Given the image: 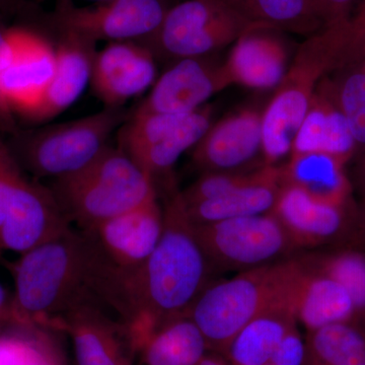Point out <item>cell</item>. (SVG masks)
I'll use <instances>...</instances> for the list:
<instances>
[{
    "instance_id": "6da1fadb",
    "label": "cell",
    "mask_w": 365,
    "mask_h": 365,
    "mask_svg": "<svg viewBox=\"0 0 365 365\" xmlns=\"http://www.w3.org/2000/svg\"><path fill=\"white\" fill-rule=\"evenodd\" d=\"M163 232L157 248L140 266L114 265L108 307L131 329L139 349L170 319L188 316L215 272L197 239L181 192L168 182Z\"/></svg>"
},
{
    "instance_id": "7a4b0ae2",
    "label": "cell",
    "mask_w": 365,
    "mask_h": 365,
    "mask_svg": "<svg viewBox=\"0 0 365 365\" xmlns=\"http://www.w3.org/2000/svg\"><path fill=\"white\" fill-rule=\"evenodd\" d=\"M106 266L107 258L93 237L76 227L20 255L7 267L14 278V307L21 327L54 331L57 322L78 307H104L101 285Z\"/></svg>"
},
{
    "instance_id": "3957f363",
    "label": "cell",
    "mask_w": 365,
    "mask_h": 365,
    "mask_svg": "<svg viewBox=\"0 0 365 365\" xmlns=\"http://www.w3.org/2000/svg\"><path fill=\"white\" fill-rule=\"evenodd\" d=\"M347 23V21H346ZM346 23L324 28L299 46L284 78L262 113V153L275 165L292 153L295 135L327 72L350 62Z\"/></svg>"
},
{
    "instance_id": "277c9868",
    "label": "cell",
    "mask_w": 365,
    "mask_h": 365,
    "mask_svg": "<svg viewBox=\"0 0 365 365\" xmlns=\"http://www.w3.org/2000/svg\"><path fill=\"white\" fill-rule=\"evenodd\" d=\"M49 187L67 220L83 232L158 196L150 175L111 145L83 169L51 180Z\"/></svg>"
},
{
    "instance_id": "5b68a950",
    "label": "cell",
    "mask_w": 365,
    "mask_h": 365,
    "mask_svg": "<svg viewBox=\"0 0 365 365\" xmlns=\"http://www.w3.org/2000/svg\"><path fill=\"white\" fill-rule=\"evenodd\" d=\"M302 257L242 271L210 283L195 300L188 317L198 327L209 351L223 355L232 338L252 319L278 302L290 300Z\"/></svg>"
},
{
    "instance_id": "8992f818",
    "label": "cell",
    "mask_w": 365,
    "mask_h": 365,
    "mask_svg": "<svg viewBox=\"0 0 365 365\" xmlns=\"http://www.w3.org/2000/svg\"><path fill=\"white\" fill-rule=\"evenodd\" d=\"M127 117L122 108H105L79 119L24 132L9 144L21 169L34 179H58L95 160Z\"/></svg>"
},
{
    "instance_id": "52a82bcc",
    "label": "cell",
    "mask_w": 365,
    "mask_h": 365,
    "mask_svg": "<svg viewBox=\"0 0 365 365\" xmlns=\"http://www.w3.org/2000/svg\"><path fill=\"white\" fill-rule=\"evenodd\" d=\"M256 25L230 0H185L170 6L157 32L140 41L155 56H208Z\"/></svg>"
},
{
    "instance_id": "ba28073f",
    "label": "cell",
    "mask_w": 365,
    "mask_h": 365,
    "mask_svg": "<svg viewBox=\"0 0 365 365\" xmlns=\"http://www.w3.org/2000/svg\"><path fill=\"white\" fill-rule=\"evenodd\" d=\"M194 225L213 271H242L289 259L297 249L273 213Z\"/></svg>"
},
{
    "instance_id": "9c48e42d",
    "label": "cell",
    "mask_w": 365,
    "mask_h": 365,
    "mask_svg": "<svg viewBox=\"0 0 365 365\" xmlns=\"http://www.w3.org/2000/svg\"><path fill=\"white\" fill-rule=\"evenodd\" d=\"M170 6L167 0H109L81 7L60 0L53 14L62 36L86 42H140L157 32Z\"/></svg>"
},
{
    "instance_id": "30bf717a",
    "label": "cell",
    "mask_w": 365,
    "mask_h": 365,
    "mask_svg": "<svg viewBox=\"0 0 365 365\" xmlns=\"http://www.w3.org/2000/svg\"><path fill=\"white\" fill-rule=\"evenodd\" d=\"M54 331L71 338L76 365L135 364L139 351L135 336L104 307H78L57 322Z\"/></svg>"
},
{
    "instance_id": "8fae6325",
    "label": "cell",
    "mask_w": 365,
    "mask_h": 365,
    "mask_svg": "<svg viewBox=\"0 0 365 365\" xmlns=\"http://www.w3.org/2000/svg\"><path fill=\"white\" fill-rule=\"evenodd\" d=\"M71 227L50 187L26 175L11 197L0 227V250L25 254Z\"/></svg>"
},
{
    "instance_id": "7c38bea8",
    "label": "cell",
    "mask_w": 365,
    "mask_h": 365,
    "mask_svg": "<svg viewBox=\"0 0 365 365\" xmlns=\"http://www.w3.org/2000/svg\"><path fill=\"white\" fill-rule=\"evenodd\" d=\"M14 56L0 71V109L31 118L39 107L56 66L55 48L37 34L13 29Z\"/></svg>"
},
{
    "instance_id": "4fadbf2b",
    "label": "cell",
    "mask_w": 365,
    "mask_h": 365,
    "mask_svg": "<svg viewBox=\"0 0 365 365\" xmlns=\"http://www.w3.org/2000/svg\"><path fill=\"white\" fill-rule=\"evenodd\" d=\"M155 78V54L141 43H108L96 52L91 83L105 108H122L153 88Z\"/></svg>"
},
{
    "instance_id": "5bb4252c",
    "label": "cell",
    "mask_w": 365,
    "mask_h": 365,
    "mask_svg": "<svg viewBox=\"0 0 365 365\" xmlns=\"http://www.w3.org/2000/svg\"><path fill=\"white\" fill-rule=\"evenodd\" d=\"M230 85L223 64L216 66L206 56L177 60L155 81L136 111L191 114Z\"/></svg>"
},
{
    "instance_id": "9a60e30c",
    "label": "cell",
    "mask_w": 365,
    "mask_h": 365,
    "mask_svg": "<svg viewBox=\"0 0 365 365\" xmlns=\"http://www.w3.org/2000/svg\"><path fill=\"white\" fill-rule=\"evenodd\" d=\"M163 232V210L155 196L86 232L113 265L131 269L148 260Z\"/></svg>"
},
{
    "instance_id": "2e32d148",
    "label": "cell",
    "mask_w": 365,
    "mask_h": 365,
    "mask_svg": "<svg viewBox=\"0 0 365 365\" xmlns=\"http://www.w3.org/2000/svg\"><path fill=\"white\" fill-rule=\"evenodd\" d=\"M262 153V113L244 109L209 127L192 148V162L206 172H239Z\"/></svg>"
},
{
    "instance_id": "e0dca14e",
    "label": "cell",
    "mask_w": 365,
    "mask_h": 365,
    "mask_svg": "<svg viewBox=\"0 0 365 365\" xmlns=\"http://www.w3.org/2000/svg\"><path fill=\"white\" fill-rule=\"evenodd\" d=\"M349 205L324 202L299 187L284 184L271 213L297 248H312L343 235L349 222Z\"/></svg>"
},
{
    "instance_id": "ac0fdd59",
    "label": "cell",
    "mask_w": 365,
    "mask_h": 365,
    "mask_svg": "<svg viewBox=\"0 0 365 365\" xmlns=\"http://www.w3.org/2000/svg\"><path fill=\"white\" fill-rule=\"evenodd\" d=\"M281 31L256 24L234 43L223 64L230 83L255 88H277L287 71V49Z\"/></svg>"
},
{
    "instance_id": "d6986e66",
    "label": "cell",
    "mask_w": 365,
    "mask_h": 365,
    "mask_svg": "<svg viewBox=\"0 0 365 365\" xmlns=\"http://www.w3.org/2000/svg\"><path fill=\"white\" fill-rule=\"evenodd\" d=\"M290 304L297 321L309 333L359 318L349 294L339 283L314 269L307 256L302 257V268L292 287Z\"/></svg>"
},
{
    "instance_id": "ffe728a7",
    "label": "cell",
    "mask_w": 365,
    "mask_h": 365,
    "mask_svg": "<svg viewBox=\"0 0 365 365\" xmlns=\"http://www.w3.org/2000/svg\"><path fill=\"white\" fill-rule=\"evenodd\" d=\"M357 144L331 95L325 78L319 83L292 144V155L323 153L349 162Z\"/></svg>"
},
{
    "instance_id": "44dd1931",
    "label": "cell",
    "mask_w": 365,
    "mask_h": 365,
    "mask_svg": "<svg viewBox=\"0 0 365 365\" xmlns=\"http://www.w3.org/2000/svg\"><path fill=\"white\" fill-rule=\"evenodd\" d=\"M282 186L281 168L264 165L244 186L211 200L188 205L184 203L185 208L195 225L267 215L272 212Z\"/></svg>"
},
{
    "instance_id": "7402d4cb",
    "label": "cell",
    "mask_w": 365,
    "mask_h": 365,
    "mask_svg": "<svg viewBox=\"0 0 365 365\" xmlns=\"http://www.w3.org/2000/svg\"><path fill=\"white\" fill-rule=\"evenodd\" d=\"M96 44L62 36L55 48L56 66L42 102L31 119H53L71 107L91 83Z\"/></svg>"
},
{
    "instance_id": "603a6c76",
    "label": "cell",
    "mask_w": 365,
    "mask_h": 365,
    "mask_svg": "<svg viewBox=\"0 0 365 365\" xmlns=\"http://www.w3.org/2000/svg\"><path fill=\"white\" fill-rule=\"evenodd\" d=\"M297 324L290 300L273 304L242 327L223 356L232 365H269L280 341Z\"/></svg>"
},
{
    "instance_id": "cb8c5ba5",
    "label": "cell",
    "mask_w": 365,
    "mask_h": 365,
    "mask_svg": "<svg viewBox=\"0 0 365 365\" xmlns=\"http://www.w3.org/2000/svg\"><path fill=\"white\" fill-rule=\"evenodd\" d=\"M345 165L323 153L292 155L289 163L281 167L283 185L299 187L324 202L349 205L352 188Z\"/></svg>"
},
{
    "instance_id": "d4e9b609",
    "label": "cell",
    "mask_w": 365,
    "mask_h": 365,
    "mask_svg": "<svg viewBox=\"0 0 365 365\" xmlns=\"http://www.w3.org/2000/svg\"><path fill=\"white\" fill-rule=\"evenodd\" d=\"M207 343L188 316L170 319L144 341L134 365H198Z\"/></svg>"
},
{
    "instance_id": "484cf974",
    "label": "cell",
    "mask_w": 365,
    "mask_h": 365,
    "mask_svg": "<svg viewBox=\"0 0 365 365\" xmlns=\"http://www.w3.org/2000/svg\"><path fill=\"white\" fill-rule=\"evenodd\" d=\"M211 117L212 111L207 106L187 115L158 143L134 158V162L157 184L158 180L170 174L182 153L192 150L205 135L211 126Z\"/></svg>"
},
{
    "instance_id": "4316f807",
    "label": "cell",
    "mask_w": 365,
    "mask_h": 365,
    "mask_svg": "<svg viewBox=\"0 0 365 365\" xmlns=\"http://www.w3.org/2000/svg\"><path fill=\"white\" fill-rule=\"evenodd\" d=\"M304 365H365V331L348 322L309 332Z\"/></svg>"
},
{
    "instance_id": "83f0119b",
    "label": "cell",
    "mask_w": 365,
    "mask_h": 365,
    "mask_svg": "<svg viewBox=\"0 0 365 365\" xmlns=\"http://www.w3.org/2000/svg\"><path fill=\"white\" fill-rule=\"evenodd\" d=\"M0 333V365H66L59 332L43 327Z\"/></svg>"
},
{
    "instance_id": "f1b7e54d",
    "label": "cell",
    "mask_w": 365,
    "mask_h": 365,
    "mask_svg": "<svg viewBox=\"0 0 365 365\" xmlns=\"http://www.w3.org/2000/svg\"><path fill=\"white\" fill-rule=\"evenodd\" d=\"M252 23L309 36L322 30L309 0H230Z\"/></svg>"
},
{
    "instance_id": "f546056e",
    "label": "cell",
    "mask_w": 365,
    "mask_h": 365,
    "mask_svg": "<svg viewBox=\"0 0 365 365\" xmlns=\"http://www.w3.org/2000/svg\"><path fill=\"white\" fill-rule=\"evenodd\" d=\"M307 257L314 269L344 288L351 297L359 317L365 319V253L348 249Z\"/></svg>"
},
{
    "instance_id": "4dcf8cb0",
    "label": "cell",
    "mask_w": 365,
    "mask_h": 365,
    "mask_svg": "<svg viewBox=\"0 0 365 365\" xmlns=\"http://www.w3.org/2000/svg\"><path fill=\"white\" fill-rule=\"evenodd\" d=\"M350 62L340 67L342 76L335 83L326 81L331 95L344 115L357 146H365V63Z\"/></svg>"
},
{
    "instance_id": "1f68e13d",
    "label": "cell",
    "mask_w": 365,
    "mask_h": 365,
    "mask_svg": "<svg viewBox=\"0 0 365 365\" xmlns=\"http://www.w3.org/2000/svg\"><path fill=\"white\" fill-rule=\"evenodd\" d=\"M259 169L250 172L203 173L189 188L181 192L182 201L188 205L225 195L253 180Z\"/></svg>"
},
{
    "instance_id": "d6a6232c",
    "label": "cell",
    "mask_w": 365,
    "mask_h": 365,
    "mask_svg": "<svg viewBox=\"0 0 365 365\" xmlns=\"http://www.w3.org/2000/svg\"><path fill=\"white\" fill-rule=\"evenodd\" d=\"M26 173L14 157L9 144L0 136V227L14 191Z\"/></svg>"
},
{
    "instance_id": "836d02e7",
    "label": "cell",
    "mask_w": 365,
    "mask_h": 365,
    "mask_svg": "<svg viewBox=\"0 0 365 365\" xmlns=\"http://www.w3.org/2000/svg\"><path fill=\"white\" fill-rule=\"evenodd\" d=\"M309 2L324 29L349 21L359 0H309Z\"/></svg>"
},
{
    "instance_id": "e575fe53",
    "label": "cell",
    "mask_w": 365,
    "mask_h": 365,
    "mask_svg": "<svg viewBox=\"0 0 365 365\" xmlns=\"http://www.w3.org/2000/svg\"><path fill=\"white\" fill-rule=\"evenodd\" d=\"M306 359L307 341L302 340L295 325L280 341L269 365H304Z\"/></svg>"
},
{
    "instance_id": "d590c367",
    "label": "cell",
    "mask_w": 365,
    "mask_h": 365,
    "mask_svg": "<svg viewBox=\"0 0 365 365\" xmlns=\"http://www.w3.org/2000/svg\"><path fill=\"white\" fill-rule=\"evenodd\" d=\"M348 40L353 58L360 60L365 56V0H360L356 11L346 24Z\"/></svg>"
},
{
    "instance_id": "8d00e7d4",
    "label": "cell",
    "mask_w": 365,
    "mask_h": 365,
    "mask_svg": "<svg viewBox=\"0 0 365 365\" xmlns=\"http://www.w3.org/2000/svg\"><path fill=\"white\" fill-rule=\"evenodd\" d=\"M0 326L7 328H21L20 319L14 311L13 294L0 284Z\"/></svg>"
},
{
    "instance_id": "74e56055",
    "label": "cell",
    "mask_w": 365,
    "mask_h": 365,
    "mask_svg": "<svg viewBox=\"0 0 365 365\" xmlns=\"http://www.w3.org/2000/svg\"><path fill=\"white\" fill-rule=\"evenodd\" d=\"M14 56V30L0 28V71L6 68Z\"/></svg>"
},
{
    "instance_id": "f35d334b",
    "label": "cell",
    "mask_w": 365,
    "mask_h": 365,
    "mask_svg": "<svg viewBox=\"0 0 365 365\" xmlns=\"http://www.w3.org/2000/svg\"><path fill=\"white\" fill-rule=\"evenodd\" d=\"M198 365H227V364L222 359H220V357L216 356V355L207 353L204 356V359L199 362Z\"/></svg>"
},
{
    "instance_id": "ab89813d",
    "label": "cell",
    "mask_w": 365,
    "mask_h": 365,
    "mask_svg": "<svg viewBox=\"0 0 365 365\" xmlns=\"http://www.w3.org/2000/svg\"><path fill=\"white\" fill-rule=\"evenodd\" d=\"M357 178H359L360 187H361L365 196V155L359 163V170H357Z\"/></svg>"
},
{
    "instance_id": "60d3db41",
    "label": "cell",
    "mask_w": 365,
    "mask_h": 365,
    "mask_svg": "<svg viewBox=\"0 0 365 365\" xmlns=\"http://www.w3.org/2000/svg\"><path fill=\"white\" fill-rule=\"evenodd\" d=\"M96 1H103V2H105V1H109V0H96Z\"/></svg>"
},
{
    "instance_id": "b9f144b4",
    "label": "cell",
    "mask_w": 365,
    "mask_h": 365,
    "mask_svg": "<svg viewBox=\"0 0 365 365\" xmlns=\"http://www.w3.org/2000/svg\"><path fill=\"white\" fill-rule=\"evenodd\" d=\"M0 258H1V250H0Z\"/></svg>"
},
{
    "instance_id": "7bdbcfd3",
    "label": "cell",
    "mask_w": 365,
    "mask_h": 365,
    "mask_svg": "<svg viewBox=\"0 0 365 365\" xmlns=\"http://www.w3.org/2000/svg\"><path fill=\"white\" fill-rule=\"evenodd\" d=\"M0 328H1V326H0Z\"/></svg>"
}]
</instances>
